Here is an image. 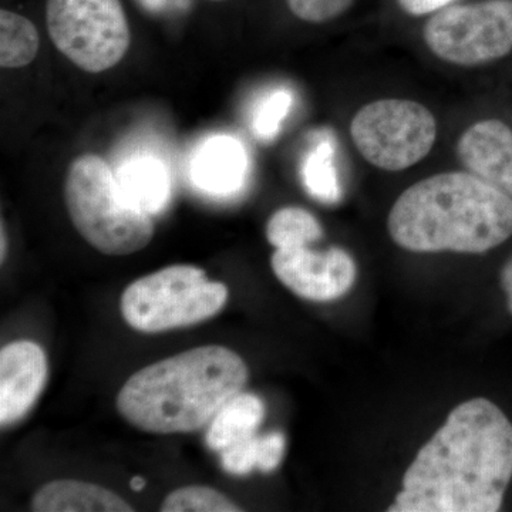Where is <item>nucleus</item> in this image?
Masks as SVG:
<instances>
[{
  "label": "nucleus",
  "instance_id": "obj_1",
  "mask_svg": "<svg viewBox=\"0 0 512 512\" xmlns=\"http://www.w3.org/2000/svg\"><path fill=\"white\" fill-rule=\"evenodd\" d=\"M512 480V423L490 400L458 404L403 477L390 512H495Z\"/></svg>",
  "mask_w": 512,
  "mask_h": 512
},
{
  "label": "nucleus",
  "instance_id": "obj_2",
  "mask_svg": "<svg viewBox=\"0 0 512 512\" xmlns=\"http://www.w3.org/2000/svg\"><path fill=\"white\" fill-rule=\"evenodd\" d=\"M387 229L412 252L484 254L512 235V197L471 173H443L397 198Z\"/></svg>",
  "mask_w": 512,
  "mask_h": 512
},
{
  "label": "nucleus",
  "instance_id": "obj_3",
  "mask_svg": "<svg viewBox=\"0 0 512 512\" xmlns=\"http://www.w3.org/2000/svg\"><path fill=\"white\" fill-rule=\"evenodd\" d=\"M248 377L247 363L234 350L200 346L134 373L117 394V410L146 433H192L242 393Z\"/></svg>",
  "mask_w": 512,
  "mask_h": 512
},
{
  "label": "nucleus",
  "instance_id": "obj_4",
  "mask_svg": "<svg viewBox=\"0 0 512 512\" xmlns=\"http://www.w3.org/2000/svg\"><path fill=\"white\" fill-rule=\"evenodd\" d=\"M64 201L74 228L101 254H136L154 237L151 215L123 200L116 174L99 156L84 154L73 161L64 183Z\"/></svg>",
  "mask_w": 512,
  "mask_h": 512
},
{
  "label": "nucleus",
  "instance_id": "obj_5",
  "mask_svg": "<svg viewBox=\"0 0 512 512\" xmlns=\"http://www.w3.org/2000/svg\"><path fill=\"white\" fill-rule=\"evenodd\" d=\"M228 301V288L194 265H171L127 286L121 315L138 332L161 333L214 318Z\"/></svg>",
  "mask_w": 512,
  "mask_h": 512
},
{
  "label": "nucleus",
  "instance_id": "obj_6",
  "mask_svg": "<svg viewBox=\"0 0 512 512\" xmlns=\"http://www.w3.org/2000/svg\"><path fill=\"white\" fill-rule=\"evenodd\" d=\"M47 30L57 50L89 73L119 64L131 43L120 0H47Z\"/></svg>",
  "mask_w": 512,
  "mask_h": 512
},
{
  "label": "nucleus",
  "instance_id": "obj_7",
  "mask_svg": "<svg viewBox=\"0 0 512 512\" xmlns=\"http://www.w3.org/2000/svg\"><path fill=\"white\" fill-rule=\"evenodd\" d=\"M350 136L367 163L384 171H403L429 156L437 121L416 101L377 100L357 111Z\"/></svg>",
  "mask_w": 512,
  "mask_h": 512
},
{
  "label": "nucleus",
  "instance_id": "obj_8",
  "mask_svg": "<svg viewBox=\"0 0 512 512\" xmlns=\"http://www.w3.org/2000/svg\"><path fill=\"white\" fill-rule=\"evenodd\" d=\"M423 39L443 62L474 67L512 50V0L448 5L427 20Z\"/></svg>",
  "mask_w": 512,
  "mask_h": 512
},
{
  "label": "nucleus",
  "instance_id": "obj_9",
  "mask_svg": "<svg viewBox=\"0 0 512 512\" xmlns=\"http://www.w3.org/2000/svg\"><path fill=\"white\" fill-rule=\"evenodd\" d=\"M276 278L306 301L332 302L352 289L357 269L345 249L313 251L309 247L276 249L271 258Z\"/></svg>",
  "mask_w": 512,
  "mask_h": 512
},
{
  "label": "nucleus",
  "instance_id": "obj_10",
  "mask_svg": "<svg viewBox=\"0 0 512 512\" xmlns=\"http://www.w3.org/2000/svg\"><path fill=\"white\" fill-rule=\"evenodd\" d=\"M49 363L32 340H16L0 350V424L18 423L33 409L45 389Z\"/></svg>",
  "mask_w": 512,
  "mask_h": 512
},
{
  "label": "nucleus",
  "instance_id": "obj_11",
  "mask_svg": "<svg viewBox=\"0 0 512 512\" xmlns=\"http://www.w3.org/2000/svg\"><path fill=\"white\" fill-rule=\"evenodd\" d=\"M457 154L468 173L512 197V130L507 124L478 121L458 140Z\"/></svg>",
  "mask_w": 512,
  "mask_h": 512
},
{
  "label": "nucleus",
  "instance_id": "obj_12",
  "mask_svg": "<svg viewBox=\"0 0 512 512\" xmlns=\"http://www.w3.org/2000/svg\"><path fill=\"white\" fill-rule=\"evenodd\" d=\"M190 174L195 187L207 194L234 195L247 181V150L238 138H207L192 156Z\"/></svg>",
  "mask_w": 512,
  "mask_h": 512
},
{
  "label": "nucleus",
  "instance_id": "obj_13",
  "mask_svg": "<svg viewBox=\"0 0 512 512\" xmlns=\"http://www.w3.org/2000/svg\"><path fill=\"white\" fill-rule=\"evenodd\" d=\"M117 185L123 200L148 215L165 210L171 197V180L167 167L154 157H134L116 171Z\"/></svg>",
  "mask_w": 512,
  "mask_h": 512
},
{
  "label": "nucleus",
  "instance_id": "obj_14",
  "mask_svg": "<svg viewBox=\"0 0 512 512\" xmlns=\"http://www.w3.org/2000/svg\"><path fill=\"white\" fill-rule=\"evenodd\" d=\"M36 512H131L134 508L120 495L77 480H56L40 488L32 500Z\"/></svg>",
  "mask_w": 512,
  "mask_h": 512
},
{
  "label": "nucleus",
  "instance_id": "obj_15",
  "mask_svg": "<svg viewBox=\"0 0 512 512\" xmlns=\"http://www.w3.org/2000/svg\"><path fill=\"white\" fill-rule=\"evenodd\" d=\"M264 417V402L258 396L237 394L208 424L207 446L215 453H221L232 444L255 436Z\"/></svg>",
  "mask_w": 512,
  "mask_h": 512
},
{
  "label": "nucleus",
  "instance_id": "obj_16",
  "mask_svg": "<svg viewBox=\"0 0 512 512\" xmlns=\"http://www.w3.org/2000/svg\"><path fill=\"white\" fill-rule=\"evenodd\" d=\"M302 183L315 200L336 204L342 198L335 146L328 134H322L316 146L306 154L301 167Z\"/></svg>",
  "mask_w": 512,
  "mask_h": 512
},
{
  "label": "nucleus",
  "instance_id": "obj_17",
  "mask_svg": "<svg viewBox=\"0 0 512 512\" xmlns=\"http://www.w3.org/2000/svg\"><path fill=\"white\" fill-rule=\"evenodd\" d=\"M40 37L36 26L19 13L0 12V66L19 69L32 63L39 52Z\"/></svg>",
  "mask_w": 512,
  "mask_h": 512
},
{
  "label": "nucleus",
  "instance_id": "obj_18",
  "mask_svg": "<svg viewBox=\"0 0 512 512\" xmlns=\"http://www.w3.org/2000/svg\"><path fill=\"white\" fill-rule=\"evenodd\" d=\"M322 237V225L303 208H281L266 224V239L276 249L309 247Z\"/></svg>",
  "mask_w": 512,
  "mask_h": 512
},
{
  "label": "nucleus",
  "instance_id": "obj_19",
  "mask_svg": "<svg viewBox=\"0 0 512 512\" xmlns=\"http://www.w3.org/2000/svg\"><path fill=\"white\" fill-rule=\"evenodd\" d=\"M163 512H238L242 511L220 491L205 485H187L165 497Z\"/></svg>",
  "mask_w": 512,
  "mask_h": 512
},
{
  "label": "nucleus",
  "instance_id": "obj_20",
  "mask_svg": "<svg viewBox=\"0 0 512 512\" xmlns=\"http://www.w3.org/2000/svg\"><path fill=\"white\" fill-rule=\"evenodd\" d=\"M293 106V94L286 89H276L265 94L255 106L252 131L261 141H272L281 131Z\"/></svg>",
  "mask_w": 512,
  "mask_h": 512
},
{
  "label": "nucleus",
  "instance_id": "obj_21",
  "mask_svg": "<svg viewBox=\"0 0 512 512\" xmlns=\"http://www.w3.org/2000/svg\"><path fill=\"white\" fill-rule=\"evenodd\" d=\"M355 0H286L296 18L309 23H325L339 18Z\"/></svg>",
  "mask_w": 512,
  "mask_h": 512
},
{
  "label": "nucleus",
  "instance_id": "obj_22",
  "mask_svg": "<svg viewBox=\"0 0 512 512\" xmlns=\"http://www.w3.org/2000/svg\"><path fill=\"white\" fill-rule=\"evenodd\" d=\"M221 467L232 476H248L258 468V436L238 441L221 451Z\"/></svg>",
  "mask_w": 512,
  "mask_h": 512
},
{
  "label": "nucleus",
  "instance_id": "obj_23",
  "mask_svg": "<svg viewBox=\"0 0 512 512\" xmlns=\"http://www.w3.org/2000/svg\"><path fill=\"white\" fill-rule=\"evenodd\" d=\"M286 439L281 431L258 436V468L262 473H274L284 460Z\"/></svg>",
  "mask_w": 512,
  "mask_h": 512
},
{
  "label": "nucleus",
  "instance_id": "obj_24",
  "mask_svg": "<svg viewBox=\"0 0 512 512\" xmlns=\"http://www.w3.org/2000/svg\"><path fill=\"white\" fill-rule=\"evenodd\" d=\"M400 8L412 16H424L446 8L454 0H397Z\"/></svg>",
  "mask_w": 512,
  "mask_h": 512
},
{
  "label": "nucleus",
  "instance_id": "obj_25",
  "mask_svg": "<svg viewBox=\"0 0 512 512\" xmlns=\"http://www.w3.org/2000/svg\"><path fill=\"white\" fill-rule=\"evenodd\" d=\"M190 0H138L144 9L151 13H168L187 9Z\"/></svg>",
  "mask_w": 512,
  "mask_h": 512
},
{
  "label": "nucleus",
  "instance_id": "obj_26",
  "mask_svg": "<svg viewBox=\"0 0 512 512\" xmlns=\"http://www.w3.org/2000/svg\"><path fill=\"white\" fill-rule=\"evenodd\" d=\"M501 288H503L505 298H507L508 311L512 315V258L501 271Z\"/></svg>",
  "mask_w": 512,
  "mask_h": 512
},
{
  "label": "nucleus",
  "instance_id": "obj_27",
  "mask_svg": "<svg viewBox=\"0 0 512 512\" xmlns=\"http://www.w3.org/2000/svg\"><path fill=\"white\" fill-rule=\"evenodd\" d=\"M130 488L136 491V493H140V491L146 488V480L140 476L134 477L133 480L130 481Z\"/></svg>",
  "mask_w": 512,
  "mask_h": 512
},
{
  "label": "nucleus",
  "instance_id": "obj_28",
  "mask_svg": "<svg viewBox=\"0 0 512 512\" xmlns=\"http://www.w3.org/2000/svg\"><path fill=\"white\" fill-rule=\"evenodd\" d=\"M0 255H2V262L5 261L6 241H5V228H3V225H2V252H0Z\"/></svg>",
  "mask_w": 512,
  "mask_h": 512
},
{
  "label": "nucleus",
  "instance_id": "obj_29",
  "mask_svg": "<svg viewBox=\"0 0 512 512\" xmlns=\"http://www.w3.org/2000/svg\"><path fill=\"white\" fill-rule=\"evenodd\" d=\"M212 2H222V0H212Z\"/></svg>",
  "mask_w": 512,
  "mask_h": 512
}]
</instances>
